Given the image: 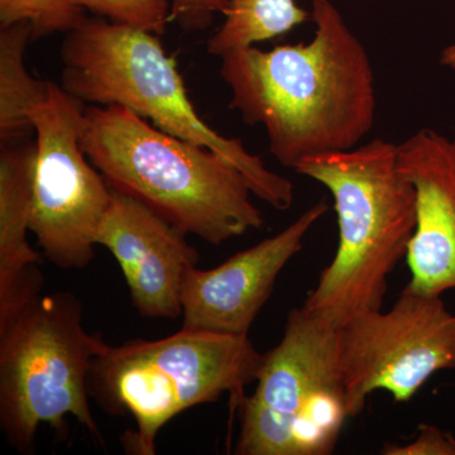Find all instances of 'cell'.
Segmentation results:
<instances>
[{"instance_id": "cell-20", "label": "cell", "mask_w": 455, "mask_h": 455, "mask_svg": "<svg viewBox=\"0 0 455 455\" xmlns=\"http://www.w3.org/2000/svg\"><path fill=\"white\" fill-rule=\"evenodd\" d=\"M440 65L455 70V44H448L440 52Z\"/></svg>"}, {"instance_id": "cell-8", "label": "cell", "mask_w": 455, "mask_h": 455, "mask_svg": "<svg viewBox=\"0 0 455 455\" xmlns=\"http://www.w3.org/2000/svg\"><path fill=\"white\" fill-rule=\"evenodd\" d=\"M86 104L51 83L49 97L32 112L36 166L29 229L46 259L83 269L94 259L112 188L82 147Z\"/></svg>"}, {"instance_id": "cell-11", "label": "cell", "mask_w": 455, "mask_h": 455, "mask_svg": "<svg viewBox=\"0 0 455 455\" xmlns=\"http://www.w3.org/2000/svg\"><path fill=\"white\" fill-rule=\"evenodd\" d=\"M187 235L145 204L112 188L97 245L106 247L121 266L132 301L143 317L182 316V283L199 262Z\"/></svg>"}, {"instance_id": "cell-3", "label": "cell", "mask_w": 455, "mask_h": 455, "mask_svg": "<svg viewBox=\"0 0 455 455\" xmlns=\"http://www.w3.org/2000/svg\"><path fill=\"white\" fill-rule=\"evenodd\" d=\"M295 171L328 188L339 229L334 259L302 307L335 328L382 309L416 227L415 188L398 167L396 143L373 139L307 158Z\"/></svg>"}, {"instance_id": "cell-18", "label": "cell", "mask_w": 455, "mask_h": 455, "mask_svg": "<svg viewBox=\"0 0 455 455\" xmlns=\"http://www.w3.org/2000/svg\"><path fill=\"white\" fill-rule=\"evenodd\" d=\"M386 455H455L453 434L440 430L433 425L421 424L414 442L405 445L386 444Z\"/></svg>"}, {"instance_id": "cell-13", "label": "cell", "mask_w": 455, "mask_h": 455, "mask_svg": "<svg viewBox=\"0 0 455 455\" xmlns=\"http://www.w3.org/2000/svg\"><path fill=\"white\" fill-rule=\"evenodd\" d=\"M36 142L0 152V331L41 295V254L27 239L31 226Z\"/></svg>"}, {"instance_id": "cell-17", "label": "cell", "mask_w": 455, "mask_h": 455, "mask_svg": "<svg viewBox=\"0 0 455 455\" xmlns=\"http://www.w3.org/2000/svg\"><path fill=\"white\" fill-rule=\"evenodd\" d=\"M114 25L163 36L172 22V0H68Z\"/></svg>"}, {"instance_id": "cell-2", "label": "cell", "mask_w": 455, "mask_h": 455, "mask_svg": "<svg viewBox=\"0 0 455 455\" xmlns=\"http://www.w3.org/2000/svg\"><path fill=\"white\" fill-rule=\"evenodd\" d=\"M82 147L113 190L206 243L221 245L263 226L250 184L235 164L128 108L86 106Z\"/></svg>"}, {"instance_id": "cell-6", "label": "cell", "mask_w": 455, "mask_h": 455, "mask_svg": "<svg viewBox=\"0 0 455 455\" xmlns=\"http://www.w3.org/2000/svg\"><path fill=\"white\" fill-rule=\"evenodd\" d=\"M107 344L84 329L82 304L70 292L38 295L0 331V427L12 448L35 453L41 425L64 434L68 416L101 440L88 381Z\"/></svg>"}, {"instance_id": "cell-14", "label": "cell", "mask_w": 455, "mask_h": 455, "mask_svg": "<svg viewBox=\"0 0 455 455\" xmlns=\"http://www.w3.org/2000/svg\"><path fill=\"white\" fill-rule=\"evenodd\" d=\"M32 26L18 22L0 29V140L2 146L25 142L35 132L32 112L49 97L51 83L27 70L25 56Z\"/></svg>"}, {"instance_id": "cell-1", "label": "cell", "mask_w": 455, "mask_h": 455, "mask_svg": "<svg viewBox=\"0 0 455 455\" xmlns=\"http://www.w3.org/2000/svg\"><path fill=\"white\" fill-rule=\"evenodd\" d=\"M307 44L263 51L256 44L221 56L229 108L262 125L277 163L296 170L307 158L361 145L376 119V79L366 47L331 0H314Z\"/></svg>"}, {"instance_id": "cell-5", "label": "cell", "mask_w": 455, "mask_h": 455, "mask_svg": "<svg viewBox=\"0 0 455 455\" xmlns=\"http://www.w3.org/2000/svg\"><path fill=\"white\" fill-rule=\"evenodd\" d=\"M262 362L248 335L182 328L164 339L107 344L92 359L89 394L104 411L133 418L136 430L122 436L128 453L155 455L164 425L224 394L239 400L245 386L256 381Z\"/></svg>"}, {"instance_id": "cell-9", "label": "cell", "mask_w": 455, "mask_h": 455, "mask_svg": "<svg viewBox=\"0 0 455 455\" xmlns=\"http://www.w3.org/2000/svg\"><path fill=\"white\" fill-rule=\"evenodd\" d=\"M347 414L376 391L409 403L440 371L455 370V314L442 296L403 289L394 307L359 314L337 331Z\"/></svg>"}, {"instance_id": "cell-10", "label": "cell", "mask_w": 455, "mask_h": 455, "mask_svg": "<svg viewBox=\"0 0 455 455\" xmlns=\"http://www.w3.org/2000/svg\"><path fill=\"white\" fill-rule=\"evenodd\" d=\"M329 211L316 203L278 235L229 257L218 267L188 269L181 289L182 328L245 337L274 291L278 275Z\"/></svg>"}, {"instance_id": "cell-15", "label": "cell", "mask_w": 455, "mask_h": 455, "mask_svg": "<svg viewBox=\"0 0 455 455\" xmlns=\"http://www.w3.org/2000/svg\"><path fill=\"white\" fill-rule=\"evenodd\" d=\"M223 25L208 41V52L221 57L230 51L281 37L311 20L295 0H229Z\"/></svg>"}, {"instance_id": "cell-16", "label": "cell", "mask_w": 455, "mask_h": 455, "mask_svg": "<svg viewBox=\"0 0 455 455\" xmlns=\"http://www.w3.org/2000/svg\"><path fill=\"white\" fill-rule=\"evenodd\" d=\"M84 13L68 0H0V27L31 23L33 40L71 31L85 20Z\"/></svg>"}, {"instance_id": "cell-12", "label": "cell", "mask_w": 455, "mask_h": 455, "mask_svg": "<svg viewBox=\"0 0 455 455\" xmlns=\"http://www.w3.org/2000/svg\"><path fill=\"white\" fill-rule=\"evenodd\" d=\"M397 147L398 167L416 193L406 289L442 296L455 290V140L423 128Z\"/></svg>"}, {"instance_id": "cell-7", "label": "cell", "mask_w": 455, "mask_h": 455, "mask_svg": "<svg viewBox=\"0 0 455 455\" xmlns=\"http://www.w3.org/2000/svg\"><path fill=\"white\" fill-rule=\"evenodd\" d=\"M338 328L304 307L291 310L283 339L263 355L257 387L239 398L238 455H325L348 419Z\"/></svg>"}, {"instance_id": "cell-4", "label": "cell", "mask_w": 455, "mask_h": 455, "mask_svg": "<svg viewBox=\"0 0 455 455\" xmlns=\"http://www.w3.org/2000/svg\"><path fill=\"white\" fill-rule=\"evenodd\" d=\"M61 86L86 106H121L155 127L217 152L243 173L253 196L277 211L291 208L290 180L268 170L242 140L227 139L200 118L175 56L157 35L86 18L66 33Z\"/></svg>"}, {"instance_id": "cell-19", "label": "cell", "mask_w": 455, "mask_h": 455, "mask_svg": "<svg viewBox=\"0 0 455 455\" xmlns=\"http://www.w3.org/2000/svg\"><path fill=\"white\" fill-rule=\"evenodd\" d=\"M229 0H172V22L188 31L205 29L217 13H226Z\"/></svg>"}]
</instances>
